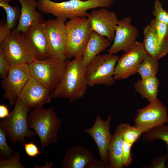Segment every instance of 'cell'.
Segmentation results:
<instances>
[{
  "instance_id": "cell-1",
  "label": "cell",
  "mask_w": 168,
  "mask_h": 168,
  "mask_svg": "<svg viewBox=\"0 0 168 168\" xmlns=\"http://www.w3.org/2000/svg\"><path fill=\"white\" fill-rule=\"evenodd\" d=\"M66 61L65 72L58 85L52 92L51 97L68 99L72 102L83 97L87 92L86 66L82 57Z\"/></svg>"
},
{
  "instance_id": "cell-2",
  "label": "cell",
  "mask_w": 168,
  "mask_h": 168,
  "mask_svg": "<svg viewBox=\"0 0 168 168\" xmlns=\"http://www.w3.org/2000/svg\"><path fill=\"white\" fill-rule=\"evenodd\" d=\"M116 0H69L57 2L50 0H37V8L45 14H51L65 22L68 19L87 17V11L97 7L110 8Z\"/></svg>"
},
{
  "instance_id": "cell-3",
  "label": "cell",
  "mask_w": 168,
  "mask_h": 168,
  "mask_svg": "<svg viewBox=\"0 0 168 168\" xmlns=\"http://www.w3.org/2000/svg\"><path fill=\"white\" fill-rule=\"evenodd\" d=\"M29 128L33 129L39 138L42 149L56 143L58 132L62 125L53 107L34 108L28 117Z\"/></svg>"
},
{
  "instance_id": "cell-4",
  "label": "cell",
  "mask_w": 168,
  "mask_h": 168,
  "mask_svg": "<svg viewBox=\"0 0 168 168\" xmlns=\"http://www.w3.org/2000/svg\"><path fill=\"white\" fill-rule=\"evenodd\" d=\"M30 109L18 98L12 111L0 122V128L15 145L25 143L26 137L31 138L36 133L29 129L27 114Z\"/></svg>"
},
{
  "instance_id": "cell-5",
  "label": "cell",
  "mask_w": 168,
  "mask_h": 168,
  "mask_svg": "<svg viewBox=\"0 0 168 168\" xmlns=\"http://www.w3.org/2000/svg\"><path fill=\"white\" fill-rule=\"evenodd\" d=\"M67 40L65 48L66 59L82 57L91 31L87 17L70 19L66 23Z\"/></svg>"
},
{
  "instance_id": "cell-6",
  "label": "cell",
  "mask_w": 168,
  "mask_h": 168,
  "mask_svg": "<svg viewBox=\"0 0 168 168\" xmlns=\"http://www.w3.org/2000/svg\"><path fill=\"white\" fill-rule=\"evenodd\" d=\"M66 60L52 57L44 59H36L28 64L30 76L52 92L65 72Z\"/></svg>"
},
{
  "instance_id": "cell-7",
  "label": "cell",
  "mask_w": 168,
  "mask_h": 168,
  "mask_svg": "<svg viewBox=\"0 0 168 168\" xmlns=\"http://www.w3.org/2000/svg\"><path fill=\"white\" fill-rule=\"evenodd\" d=\"M11 66L29 64L37 59L36 54L23 33L14 30L0 45Z\"/></svg>"
},
{
  "instance_id": "cell-8",
  "label": "cell",
  "mask_w": 168,
  "mask_h": 168,
  "mask_svg": "<svg viewBox=\"0 0 168 168\" xmlns=\"http://www.w3.org/2000/svg\"><path fill=\"white\" fill-rule=\"evenodd\" d=\"M119 58L118 56L109 53L96 57L86 66V77L88 86L114 84V72Z\"/></svg>"
},
{
  "instance_id": "cell-9",
  "label": "cell",
  "mask_w": 168,
  "mask_h": 168,
  "mask_svg": "<svg viewBox=\"0 0 168 168\" xmlns=\"http://www.w3.org/2000/svg\"><path fill=\"white\" fill-rule=\"evenodd\" d=\"M167 123V109L158 99L149 102L146 106L138 110L134 119V126L141 129L143 133Z\"/></svg>"
},
{
  "instance_id": "cell-10",
  "label": "cell",
  "mask_w": 168,
  "mask_h": 168,
  "mask_svg": "<svg viewBox=\"0 0 168 168\" xmlns=\"http://www.w3.org/2000/svg\"><path fill=\"white\" fill-rule=\"evenodd\" d=\"M30 76L28 64L11 66L7 77L1 81L2 87L4 90L3 97L8 100L10 105H15Z\"/></svg>"
},
{
  "instance_id": "cell-11",
  "label": "cell",
  "mask_w": 168,
  "mask_h": 168,
  "mask_svg": "<svg viewBox=\"0 0 168 168\" xmlns=\"http://www.w3.org/2000/svg\"><path fill=\"white\" fill-rule=\"evenodd\" d=\"M147 54L142 43L136 41L130 49L119 58L114 69V79H126L134 74Z\"/></svg>"
},
{
  "instance_id": "cell-12",
  "label": "cell",
  "mask_w": 168,
  "mask_h": 168,
  "mask_svg": "<svg viewBox=\"0 0 168 168\" xmlns=\"http://www.w3.org/2000/svg\"><path fill=\"white\" fill-rule=\"evenodd\" d=\"M65 22L56 18L43 24L51 57L66 60L67 33Z\"/></svg>"
},
{
  "instance_id": "cell-13",
  "label": "cell",
  "mask_w": 168,
  "mask_h": 168,
  "mask_svg": "<svg viewBox=\"0 0 168 168\" xmlns=\"http://www.w3.org/2000/svg\"><path fill=\"white\" fill-rule=\"evenodd\" d=\"M132 21L129 16L119 20L115 28L114 42L108 50V53L115 54L121 51L125 52L133 46L139 33L137 28L131 24Z\"/></svg>"
},
{
  "instance_id": "cell-14",
  "label": "cell",
  "mask_w": 168,
  "mask_h": 168,
  "mask_svg": "<svg viewBox=\"0 0 168 168\" xmlns=\"http://www.w3.org/2000/svg\"><path fill=\"white\" fill-rule=\"evenodd\" d=\"M52 92L46 86L30 76L25 84L18 98L30 109L43 106L52 98Z\"/></svg>"
},
{
  "instance_id": "cell-15",
  "label": "cell",
  "mask_w": 168,
  "mask_h": 168,
  "mask_svg": "<svg viewBox=\"0 0 168 168\" xmlns=\"http://www.w3.org/2000/svg\"><path fill=\"white\" fill-rule=\"evenodd\" d=\"M92 30L106 37L112 41L119 20L115 13L106 8L94 9L87 17Z\"/></svg>"
},
{
  "instance_id": "cell-16",
  "label": "cell",
  "mask_w": 168,
  "mask_h": 168,
  "mask_svg": "<svg viewBox=\"0 0 168 168\" xmlns=\"http://www.w3.org/2000/svg\"><path fill=\"white\" fill-rule=\"evenodd\" d=\"M112 118L111 115H109L106 120H104L98 115L92 126L84 130V132L93 138L96 144L100 160L108 165V150L112 135L110 125Z\"/></svg>"
},
{
  "instance_id": "cell-17",
  "label": "cell",
  "mask_w": 168,
  "mask_h": 168,
  "mask_svg": "<svg viewBox=\"0 0 168 168\" xmlns=\"http://www.w3.org/2000/svg\"><path fill=\"white\" fill-rule=\"evenodd\" d=\"M44 21L34 23L23 33L35 50L37 59H40L51 57Z\"/></svg>"
},
{
  "instance_id": "cell-18",
  "label": "cell",
  "mask_w": 168,
  "mask_h": 168,
  "mask_svg": "<svg viewBox=\"0 0 168 168\" xmlns=\"http://www.w3.org/2000/svg\"><path fill=\"white\" fill-rule=\"evenodd\" d=\"M94 158L92 152L86 147L74 146L69 148L62 158V168H86Z\"/></svg>"
},
{
  "instance_id": "cell-19",
  "label": "cell",
  "mask_w": 168,
  "mask_h": 168,
  "mask_svg": "<svg viewBox=\"0 0 168 168\" xmlns=\"http://www.w3.org/2000/svg\"><path fill=\"white\" fill-rule=\"evenodd\" d=\"M143 34L142 43L147 54L158 60L168 54V40H159L150 25L144 27Z\"/></svg>"
},
{
  "instance_id": "cell-20",
  "label": "cell",
  "mask_w": 168,
  "mask_h": 168,
  "mask_svg": "<svg viewBox=\"0 0 168 168\" xmlns=\"http://www.w3.org/2000/svg\"><path fill=\"white\" fill-rule=\"evenodd\" d=\"M17 0L20 2L21 8L18 25L13 30L24 33L34 23L44 21L41 14L36 10V1L35 0Z\"/></svg>"
},
{
  "instance_id": "cell-21",
  "label": "cell",
  "mask_w": 168,
  "mask_h": 168,
  "mask_svg": "<svg viewBox=\"0 0 168 168\" xmlns=\"http://www.w3.org/2000/svg\"><path fill=\"white\" fill-rule=\"evenodd\" d=\"M123 124L121 123L112 135L108 150L109 168H122Z\"/></svg>"
},
{
  "instance_id": "cell-22",
  "label": "cell",
  "mask_w": 168,
  "mask_h": 168,
  "mask_svg": "<svg viewBox=\"0 0 168 168\" xmlns=\"http://www.w3.org/2000/svg\"><path fill=\"white\" fill-rule=\"evenodd\" d=\"M110 42L106 37L92 30L82 56L85 65L87 66L96 57L105 51L110 45Z\"/></svg>"
},
{
  "instance_id": "cell-23",
  "label": "cell",
  "mask_w": 168,
  "mask_h": 168,
  "mask_svg": "<svg viewBox=\"0 0 168 168\" xmlns=\"http://www.w3.org/2000/svg\"><path fill=\"white\" fill-rule=\"evenodd\" d=\"M159 85V81L156 76L138 80L134 86L136 91L140 94L142 98L150 102L157 99Z\"/></svg>"
},
{
  "instance_id": "cell-24",
  "label": "cell",
  "mask_w": 168,
  "mask_h": 168,
  "mask_svg": "<svg viewBox=\"0 0 168 168\" xmlns=\"http://www.w3.org/2000/svg\"><path fill=\"white\" fill-rule=\"evenodd\" d=\"M158 60L149 55H147L137 70L141 79H147L156 76L159 66Z\"/></svg>"
},
{
  "instance_id": "cell-25",
  "label": "cell",
  "mask_w": 168,
  "mask_h": 168,
  "mask_svg": "<svg viewBox=\"0 0 168 168\" xmlns=\"http://www.w3.org/2000/svg\"><path fill=\"white\" fill-rule=\"evenodd\" d=\"M142 140L147 143H150L156 139H160L164 141L167 147V161L168 168V125L158 126L145 132L142 133Z\"/></svg>"
},
{
  "instance_id": "cell-26",
  "label": "cell",
  "mask_w": 168,
  "mask_h": 168,
  "mask_svg": "<svg viewBox=\"0 0 168 168\" xmlns=\"http://www.w3.org/2000/svg\"><path fill=\"white\" fill-rule=\"evenodd\" d=\"M11 0H0V6L5 10L6 15V25L10 29H13L19 18L20 12L19 9L11 6Z\"/></svg>"
},
{
  "instance_id": "cell-27",
  "label": "cell",
  "mask_w": 168,
  "mask_h": 168,
  "mask_svg": "<svg viewBox=\"0 0 168 168\" xmlns=\"http://www.w3.org/2000/svg\"><path fill=\"white\" fill-rule=\"evenodd\" d=\"M143 132L134 126L127 123L123 124V139L124 141L133 145L140 138Z\"/></svg>"
},
{
  "instance_id": "cell-28",
  "label": "cell",
  "mask_w": 168,
  "mask_h": 168,
  "mask_svg": "<svg viewBox=\"0 0 168 168\" xmlns=\"http://www.w3.org/2000/svg\"><path fill=\"white\" fill-rule=\"evenodd\" d=\"M150 25L159 40L163 41L168 40V25L155 18L151 21Z\"/></svg>"
},
{
  "instance_id": "cell-29",
  "label": "cell",
  "mask_w": 168,
  "mask_h": 168,
  "mask_svg": "<svg viewBox=\"0 0 168 168\" xmlns=\"http://www.w3.org/2000/svg\"><path fill=\"white\" fill-rule=\"evenodd\" d=\"M19 152H16L10 158L0 161V168H24L20 161Z\"/></svg>"
},
{
  "instance_id": "cell-30",
  "label": "cell",
  "mask_w": 168,
  "mask_h": 168,
  "mask_svg": "<svg viewBox=\"0 0 168 168\" xmlns=\"http://www.w3.org/2000/svg\"><path fill=\"white\" fill-rule=\"evenodd\" d=\"M154 4L153 15L157 20L168 25V11L163 8L159 0H156Z\"/></svg>"
},
{
  "instance_id": "cell-31",
  "label": "cell",
  "mask_w": 168,
  "mask_h": 168,
  "mask_svg": "<svg viewBox=\"0 0 168 168\" xmlns=\"http://www.w3.org/2000/svg\"><path fill=\"white\" fill-rule=\"evenodd\" d=\"M4 131L0 128V154L1 156L6 159L11 157L14 154L13 150L9 147Z\"/></svg>"
},
{
  "instance_id": "cell-32",
  "label": "cell",
  "mask_w": 168,
  "mask_h": 168,
  "mask_svg": "<svg viewBox=\"0 0 168 168\" xmlns=\"http://www.w3.org/2000/svg\"><path fill=\"white\" fill-rule=\"evenodd\" d=\"M133 145L124 141L122 161L123 166L124 167H127L129 166L132 161L131 150Z\"/></svg>"
},
{
  "instance_id": "cell-33",
  "label": "cell",
  "mask_w": 168,
  "mask_h": 168,
  "mask_svg": "<svg viewBox=\"0 0 168 168\" xmlns=\"http://www.w3.org/2000/svg\"><path fill=\"white\" fill-rule=\"evenodd\" d=\"M11 67L3 53L0 49V77L2 80L7 77Z\"/></svg>"
},
{
  "instance_id": "cell-34",
  "label": "cell",
  "mask_w": 168,
  "mask_h": 168,
  "mask_svg": "<svg viewBox=\"0 0 168 168\" xmlns=\"http://www.w3.org/2000/svg\"><path fill=\"white\" fill-rule=\"evenodd\" d=\"M167 161V155L166 154L161 156L157 157L153 160L150 165L144 166L146 168H165Z\"/></svg>"
},
{
  "instance_id": "cell-35",
  "label": "cell",
  "mask_w": 168,
  "mask_h": 168,
  "mask_svg": "<svg viewBox=\"0 0 168 168\" xmlns=\"http://www.w3.org/2000/svg\"><path fill=\"white\" fill-rule=\"evenodd\" d=\"M24 148L26 153L29 157H35L41 153L38 146L33 142L25 143Z\"/></svg>"
},
{
  "instance_id": "cell-36",
  "label": "cell",
  "mask_w": 168,
  "mask_h": 168,
  "mask_svg": "<svg viewBox=\"0 0 168 168\" xmlns=\"http://www.w3.org/2000/svg\"><path fill=\"white\" fill-rule=\"evenodd\" d=\"M11 30L6 24H1L0 26V45L10 35Z\"/></svg>"
},
{
  "instance_id": "cell-37",
  "label": "cell",
  "mask_w": 168,
  "mask_h": 168,
  "mask_svg": "<svg viewBox=\"0 0 168 168\" xmlns=\"http://www.w3.org/2000/svg\"><path fill=\"white\" fill-rule=\"evenodd\" d=\"M109 165L101 160L94 158L86 166V168H107Z\"/></svg>"
},
{
  "instance_id": "cell-38",
  "label": "cell",
  "mask_w": 168,
  "mask_h": 168,
  "mask_svg": "<svg viewBox=\"0 0 168 168\" xmlns=\"http://www.w3.org/2000/svg\"><path fill=\"white\" fill-rule=\"evenodd\" d=\"M10 113L7 106L4 105H0V118L5 119L7 117Z\"/></svg>"
},
{
  "instance_id": "cell-39",
  "label": "cell",
  "mask_w": 168,
  "mask_h": 168,
  "mask_svg": "<svg viewBox=\"0 0 168 168\" xmlns=\"http://www.w3.org/2000/svg\"><path fill=\"white\" fill-rule=\"evenodd\" d=\"M53 165V163L52 162H51L50 163H48V162H47L46 163V164L44 165V166H38L37 165H34V168H51Z\"/></svg>"
},
{
  "instance_id": "cell-40",
  "label": "cell",
  "mask_w": 168,
  "mask_h": 168,
  "mask_svg": "<svg viewBox=\"0 0 168 168\" xmlns=\"http://www.w3.org/2000/svg\"></svg>"
},
{
  "instance_id": "cell-41",
  "label": "cell",
  "mask_w": 168,
  "mask_h": 168,
  "mask_svg": "<svg viewBox=\"0 0 168 168\" xmlns=\"http://www.w3.org/2000/svg\"></svg>"
}]
</instances>
